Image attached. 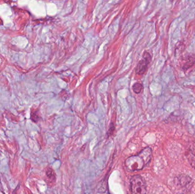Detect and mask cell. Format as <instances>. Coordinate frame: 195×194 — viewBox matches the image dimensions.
<instances>
[{
	"label": "cell",
	"mask_w": 195,
	"mask_h": 194,
	"mask_svg": "<svg viewBox=\"0 0 195 194\" xmlns=\"http://www.w3.org/2000/svg\"><path fill=\"white\" fill-rule=\"evenodd\" d=\"M152 155L151 149L145 147L137 155L128 157L125 161V167L128 171L141 170L150 163Z\"/></svg>",
	"instance_id": "1"
},
{
	"label": "cell",
	"mask_w": 195,
	"mask_h": 194,
	"mask_svg": "<svg viewBox=\"0 0 195 194\" xmlns=\"http://www.w3.org/2000/svg\"><path fill=\"white\" fill-rule=\"evenodd\" d=\"M131 194H146L147 187L145 179L140 175H135L130 179Z\"/></svg>",
	"instance_id": "2"
},
{
	"label": "cell",
	"mask_w": 195,
	"mask_h": 194,
	"mask_svg": "<svg viewBox=\"0 0 195 194\" xmlns=\"http://www.w3.org/2000/svg\"><path fill=\"white\" fill-rule=\"evenodd\" d=\"M151 56L147 51H145L143 55V59L139 60L135 69V72L138 75H143L148 69V66L151 61Z\"/></svg>",
	"instance_id": "3"
},
{
	"label": "cell",
	"mask_w": 195,
	"mask_h": 194,
	"mask_svg": "<svg viewBox=\"0 0 195 194\" xmlns=\"http://www.w3.org/2000/svg\"><path fill=\"white\" fill-rule=\"evenodd\" d=\"M184 63L182 66L183 70L186 71L192 67L195 64V54H189L184 59Z\"/></svg>",
	"instance_id": "4"
},
{
	"label": "cell",
	"mask_w": 195,
	"mask_h": 194,
	"mask_svg": "<svg viewBox=\"0 0 195 194\" xmlns=\"http://www.w3.org/2000/svg\"><path fill=\"white\" fill-rule=\"evenodd\" d=\"M46 176L47 177L48 181H49L50 183L55 181L56 177H55V173H54V170L50 167L47 168V170L46 171Z\"/></svg>",
	"instance_id": "5"
},
{
	"label": "cell",
	"mask_w": 195,
	"mask_h": 194,
	"mask_svg": "<svg viewBox=\"0 0 195 194\" xmlns=\"http://www.w3.org/2000/svg\"><path fill=\"white\" fill-rule=\"evenodd\" d=\"M143 85L139 83H135L132 87V90L136 94H140L143 90Z\"/></svg>",
	"instance_id": "6"
},
{
	"label": "cell",
	"mask_w": 195,
	"mask_h": 194,
	"mask_svg": "<svg viewBox=\"0 0 195 194\" xmlns=\"http://www.w3.org/2000/svg\"><path fill=\"white\" fill-rule=\"evenodd\" d=\"M31 119L34 122H37V121H38V117L37 114H36V113H31Z\"/></svg>",
	"instance_id": "7"
},
{
	"label": "cell",
	"mask_w": 195,
	"mask_h": 194,
	"mask_svg": "<svg viewBox=\"0 0 195 194\" xmlns=\"http://www.w3.org/2000/svg\"><path fill=\"white\" fill-rule=\"evenodd\" d=\"M19 187H20V185H18V186H17V187L15 188V190H14L13 192V193H12V194H17V190H18V188H19Z\"/></svg>",
	"instance_id": "8"
}]
</instances>
